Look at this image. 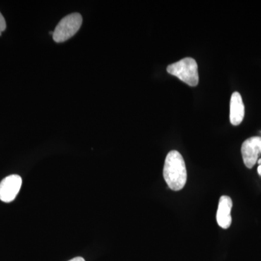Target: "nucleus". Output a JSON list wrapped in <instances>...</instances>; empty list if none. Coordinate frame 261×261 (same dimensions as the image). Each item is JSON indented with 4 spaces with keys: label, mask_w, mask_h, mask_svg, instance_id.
Instances as JSON below:
<instances>
[{
    "label": "nucleus",
    "mask_w": 261,
    "mask_h": 261,
    "mask_svg": "<svg viewBox=\"0 0 261 261\" xmlns=\"http://www.w3.org/2000/svg\"><path fill=\"white\" fill-rule=\"evenodd\" d=\"M244 163L248 168H252L258 161L261 154V137H252L243 142L241 149Z\"/></svg>",
    "instance_id": "20e7f679"
},
{
    "label": "nucleus",
    "mask_w": 261,
    "mask_h": 261,
    "mask_svg": "<svg viewBox=\"0 0 261 261\" xmlns=\"http://www.w3.org/2000/svg\"><path fill=\"white\" fill-rule=\"evenodd\" d=\"M232 200L228 196L224 195L219 200L216 220L220 227L227 229L231 224V211L232 209Z\"/></svg>",
    "instance_id": "423d86ee"
},
{
    "label": "nucleus",
    "mask_w": 261,
    "mask_h": 261,
    "mask_svg": "<svg viewBox=\"0 0 261 261\" xmlns=\"http://www.w3.org/2000/svg\"><path fill=\"white\" fill-rule=\"evenodd\" d=\"M257 163H258L259 166H260V165H261V159H259L258 161H257Z\"/></svg>",
    "instance_id": "9b49d317"
},
{
    "label": "nucleus",
    "mask_w": 261,
    "mask_h": 261,
    "mask_svg": "<svg viewBox=\"0 0 261 261\" xmlns=\"http://www.w3.org/2000/svg\"><path fill=\"white\" fill-rule=\"evenodd\" d=\"M257 173H258V174L261 176V165L257 168Z\"/></svg>",
    "instance_id": "9d476101"
},
{
    "label": "nucleus",
    "mask_w": 261,
    "mask_h": 261,
    "mask_svg": "<svg viewBox=\"0 0 261 261\" xmlns=\"http://www.w3.org/2000/svg\"><path fill=\"white\" fill-rule=\"evenodd\" d=\"M83 22L82 15L75 13L62 19L53 32V39L58 43L64 42L75 35Z\"/></svg>",
    "instance_id": "7ed1b4c3"
},
{
    "label": "nucleus",
    "mask_w": 261,
    "mask_h": 261,
    "mask_svg": "<svg viewBox=\"0 0 261 261\" xmlns=\"http://www.w3.org/2000/svg\"><path fill=\"white\" fill-rule=\"evenodd\" d=\"M22 178L18 175H10L0 182V200L10 202L15 200L20 191Z\"/></svg>",
    "instance_id": "39448f33"
},
{
    "label": "nucleus",
    "mask_w": 261,
    "mask_h": 261,
    "mask_svg": "<svg viewBox=\"0 0 261 261\" xmlns=\"http://www.w3.org/2000/svg\"><path fill=\"white\" fill-rule=\"evenodd\" d=\"M163 176L168 187L173 191H179L186 185V165L178 151L172 150L168 152L165 160Z\"/></svg>",
    "instance_id": "f257e3e1"
},
{
    "label": "nucleus",
    "mask_w": 261,
    "mask_h": 261,
    "mask_svg": "<svg viewBox=\"0 0 261 261\" xmlns=\"http://www.w3.org/2000/svg\"><path fill=\"white\" fill-rule=\"evenodd\" d=\"M69 261H85L83 257H74V258L71 259V260Z\"/></svg>",
    "instance_id": "1a4fd4ad"
},
{
    "label": "nucleus",
    "mask_w": 261,
    "mask_h": 261,
    "mask_svg": "<svg viewBox=\"0 0 261 261\" xmlns=\"http://www.w3.org/2000/svg\"><path fill=\"white\" fill-rule=\"evenodd\" d=\"M6 29V22L3 15L0 13V36H2V33Z\"/></svg>",
    "instance_id": "6e6552de"
},
{
    "label": "nucleus",
    "mask_w": 261,
    "mask_h": 261,
    "mask_svg": "<svg viewBox=\"0 0 261 261\" xmlns=\"http://www.w3.org/2000/svg\"><path fill=\"white\" fill-rule=\"evenodd\" d=\"M167 71L191 87H195L199 83L198 66L193 58H185L168 65Z\"/></svg>",
    "instance_id": "f03ea898"
},
{
    "label": "nucleus",
    "mask_w": 261,
    "mask_h": 261,
    "mask_svg": "<svg viewBox=\"0 0 261 261\" xmlns=\"http://www.w3.org/2000/svg\"><path fill=\"white\" fill-rule=\"evenodd\" d=\"M245 117V106L241 94L238 92L231 94L230 101V121L233 126H238Z\"/></svg>",
    "instance_id": "0eeeda50"
}]
</instances>
